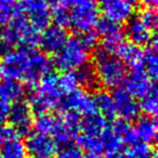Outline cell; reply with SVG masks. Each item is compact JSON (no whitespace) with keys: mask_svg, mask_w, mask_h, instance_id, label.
I'll return each instance as SVG.
<instances>
[{"mask_svg":"<svg viewBox=\"0 0 158 158\" xmlns=\"http://www.w3.org/2000/svg\"><path fill=\"white\" fill-rule=\"evenodd\" d=\"M25 95V88L19 80L6 78L0 80V100L7 103H16L22 101Z\"/></svg>","mask_w":158,"mask_h":158,"instance_id":"ac0fdd59","label":"cell"},{"mask_svg":"<svg viewBox=\"0 0 158 158\" xmlns=\"http://www.w3.org/2000/svg\"><path fill=\"white\" fill-rule=\"evenodd\" d=\"M113 158H136V157H134V156L132 155L131 152L121 151V152H119L118 154H116V155H115Z\"/></svg>","mask_w":158,"mask_h":158,"instance_id":"60d3db41","label":"cell"},{"mask_svg":"<svg viewBox=\"0 0 158 158\" xmlns=\"http://www.w3.org/2000/svg\"><path fill=\"white\" fill-rule=\"evenodd\" d=\"M92 98L95 104V108H97V110H99L102 116H104L107 119L116 116L112 94H110L107 91H97Z\"/></svg>","mask_w":158,"mask_h":158,"instance_id":"cb8c5ba5","label":"cell"},{"mask_svg":"<svg viewBox=\"0 0 158 158\" xmlns=\"http://www.w3.org/2000/svg\"><path fill=\"white\" fill-rule=\"evenodd\" d=\"M134 132L141 141H144L147 143H152L156 140L157 136V123L153 116H143L139 117L136 121Z\"/></svg>","mask_w":158,"mask_h":158,"instance_id":"ffe728a7","label":"cell"},{"mask_svg":"<svg viewBox=\"0 0 158 158\" xmlns=\"http://www.w3.org/2000/svg\"><path fill=\"white\" fill-rule=\"evenodd\" d=\"M102 142H103V147L104 152L107 154L110 157H114L116 154H118L119 152L123 151V143L121 142V140L113 132V130L110 129V126L105 132L101 135Z\"/></svg>","mask_w":158,"mask_h":158,"instance_id":"f546056e","label":"cell"},{"mask_svg":"<svg viewBox=\"0 0 158 158\" xmlns=\"http://www.w3.org/2000/svg\"><path fill=\"white\" fill-rule=\"evenodd\" d=\"M16 136V133L10 126L0 125V146L9 141L10 139H13Z\"/></svg>","mask_w":158,"mask_h":158,"instance_id":"74e56055","label":"cell"},{"mask_svg":"<svg viewBox=\"0 0 158 158\" xmlns=\"http://www.w3.org/2000/svg\"><path fill=\"white\" fill-rule=\"evenodd\" d=\"M1 54H3V52H2V50H1V48H0V55Z\"/></svg>","mask_w":158,"mask_h":158,"instance_id":"ee69618b","label":"cell"},{"mask_svg":"<svg viewBox=\"0 0 158 158\" xmlns=\"http://www.w3.org/2000/svg\"><path fill=\"white\" fill-rule=\"evenodd\" d=\"M21 12L37 31H44L51 22L48 0H21Z\"/></svg>","mask_w":158,"mask_h":158,"instance_id":"52a82bcc","label":"cell"},{"mask_svg":"<svg viewBox=\"0 0 158 158\" xmlns=\"http://www.w3.org/2000/svg\"><path fill=\"white\" fill-rule=\"evenodd\" d=\"M10 104L7 102L0 100V125H5V123L8 120L10 113Z\"/></svg>","mask_w":158,"mask_h":158,"instance_id":"f35d334b","label":"cell"},{"mask_svg":"<svg viewBox=\"0 0 158 158\" xmlns=\"http://www.w3.org/2000/svg\"><path fill=\"white\" fill-rule=\"evenodd\" d=\"M94 69L98 81L106 89H115L125 82L127 77V65L115 54L102 47L97 49L94 54Z\"/></svg>","mask_w":158,"mask_h":158,"instance_id":"3957f363","label":"cell"},{"mask_svg":"<svg viewBox=\"0 0 158 158\" xmlns=\"http://www.w3.org/2000/svg\"><path fill=\"white\" fill-rule=\"evenodd\" d=\"M8 120L10 121V127L14 132L20 135H26L31 132L34 125L33 110L28 103L25 102H16L10 107V113Z\"/></svg>","mask_w":158,"mask_h":158,"instance_id":"8fae6325","label":"cell"},{"mask_svg":"<svg viewBox=\"0 0 158 158\" xmlns=\"http://www.w3.org/2000/svg\"><path fill=\"white\" fill-rule=\"evenodd\" d=\"M67 39L68 35L65 28L57 25H53L44 29L42 34L39 36L38 44L41 47L44 52L54 54L66 44Z\"/></svg>","mask_w":158,"mask_h":158,"instance_id":"5bb4252c","label":"cell"},{"mask_svg":"<svg viewBox=\"0 0 158 158\" xmlns=\"http://www.w3.org/2000/svg\"><path fill=\"white\" fill-rule=\"evenodd\" d=\"M84 158H107L106 156H103L102 154H88Z\"/></svg>","mask_w":158,"mask_h":158,"instance_id":"b9f144b4","label":"cell"},{"mask_svg":"<svg viewBox=\"0 0 158 158\" xmlns=\"http://www.w3.org/2000/svg\"><path fill=\"white\" fill-rule=\"evenodd\" d=\"M125 81L126 89L129 91V93L139 99H142L154 86H156L143 67L132 68L131 73L126 77Z\"/></svg>","mask_w":158,"mask_h":158,"instance_id":"9a60e30c","label":"cell"},{"mask_svg":"<svg viewBox=\"0 0 158 158\" xmlns=\"http://www.w3.org/2000/svg\"><path fill=\"white\" fill-rule=\"evenodd\" d=\"M149 47L145 52H143L142 67L152 80H155L158 76V56H157V39L152 38Z\"/></svg>","mask_w":158,"mask_h":158,"instance_id":"603a6c76","label":"cell"},{"mask_svg":"<svg viewBox=\"0 0 158 158\" xmlns=\"http://www.w3.org/2000/svg\"><path fill=\"white\" fill-rule=\"evenodd\" d=\"M38 158H51V157H38Z\"/></svg>","mask_w":158,"mask_h":158,"instance_id":"bcb514c9","label":"cell"},{"mask_svg":"<svg viewBox=\"0 0 158 158\" xmlns=\"http://www.w3.org/2000/svg\"><path fill=\"white\" fill-rule=\"evenodd\" d=\"M125 1H127V2L130 3L131 6H134V5H136V3L139 2V0H125Z\"/></svg>","mask_w":158,"mask_h":158,"instance_id":"7bdbcfd3","label":"cell"},{"mask_svg":"<svg viewBox=\"0 0 158 158\" xmlns=\"http://www.w3.org/2000/svg\"><path fill=\"white\" fill-rule=\"evenodd\" d=\"M76 140L77 146L81 151L88 152L89 154H102L104 152L101 136L88 135L82 133L81 135L77 136Z\"/></svg>","mask_w":158,"mask_h":158,"instance_id":"f1b7e54d","label":"cell"},{"mask_svg":"<svg viewBox=\"0 0 158 158\" xmlns=\"http://www.w3.org/2000/svg\"><path fill=\"white\" fill-rule=\"evenodd\" d=\"M35 49L21 47L6 52L0 64L2 77L24 81L31 86L36 85L31 70V54Z\"/></svg>","mask_w":158,"mask_h":158,"instance_id":"277c9868","label":"cell"},{"mask_svg":"<svg viewBox=\"0 0 158 158\" xmlns=\"http://www.w3.org/2000/svg\"><path fill=\"white\" fill-rule=\"evenodd\" d=\"M33 87L28 103L33 113L44 114L60 105L62 92L59 87V75L53 72L48 73Z\"/></svg>","mask_w":158,"mask_h":158,"instance_id":"7a4b0ae2","label":"cell"},{"mask_svg":"<svg viewBox=\"0 0 158 158\" xmlns=\"http://www.w3.org/2000/svg\"><path fill=\"white\" fill-rule=\"evenodd\" d=\"M57 158H84L82 151L76 145H64V147L59 152Z\"/></svg>","mask_w":158,"mask_h":158,"instance_id":"8d00e7d4","label":"cell"},{"mask_svg":"<svg viewBox=\"0 0 158 158\" xmlns=\"http://www.w3.org/2000/svg\"><path fill=\"white\" fill-rule=\"evenodd\" d=\"M131 154L136 158H153L156 155L152 143L144 141H136L131 145Z\"/></svg>","mask_w":158,"mask_h":158,"instance_id":"836d02e7","label":"cell"},{"mask_svg":"<svg viewBox=\"0 0 158 158\" xmlns=\"http://www.w3.org/2000/svg\"><path fill=\"white\" fill-rule=\"evenodd\" d=\"M59 87L62 92V95H66L77 90L78 81L74 72H63V74L59 76Z\"/></svg>","mask_w":158,"mask_h":158,"instance_id":"d6a6232c","label":"cell"},{"mask_svg":"<svg viewBox=\"0 0 158 158\" xmlns=\"http://www.w3.org/2000/svg\"><path fill=\"white\" fill-rule=\"evenodd\" d=\"M55 123H56V117L49 114V113H44V114L38 115L36 120L34 121L33 127H35L38 133L47 134V135L51 136Z\"/></svg>","mask_w":158,"mask_h":158,"instance_id":"1f68e13d","label":"cell"},{"mask_svg":"<svg viewBox=\"0 0 158 158\" xmlns=\"http://www.w3.org/2000/svg\"><path fill=\"white\" fill-rule=\"evenodd\" d=\"M74 73L76 75L78 86L82 87L85 89H88V90L94 89L97 87L99 81H98V76L93 65L86 63L81 67H79L78 69L75 70Z\"/></svg>","mask_w":158,"mask_h":158,"instance_id":"d4e9b609","label":"cell"},{"mask_svg":"<svg viewBox=\"0 0 158 158\" xmlns=\"http://www.w3.org/2000/svg\"><path fill=\"white\" fill-rule=\"evenodd\" d=\"M22 13L19 0H0V28Z\"/></svg>","mask_w":158,"mask_h":158,"instance_id":"484cf974","label":"cell"},{"mask_svg":"<svg viewBox=\"0 0 158 158\" xmlns=\"http://www.w3.org/2000/svg\"><path fill=\"white\" fill-rule=\"evenodd\" d=\"M77 38H78L79 41L81 42V44L88 51L94 48L98 44V35L95 33H93L92 31L79 33V36Z\"/></svg>","mask_w":158,"mask_h":158,"instance_id":"d590c367","label":"cell"},{"mask_svg":"<svg viewBox=\"0 0 158 158\" xmlns=\"http://www.w3.org/2000/svg\"><path fill=\"white\" fill-rule=\"evenodd\" d=\"M110 128L107 118L101 114H90L80 119V130L84 134L101 136Z\"/></svg>","mask_w":158,"mask_h":158,"instance_id":"d6986e66","label":"cell"},{"mask_svg":"<svg viewBox=\"0 0 158 158\" xmlns=\"http://www.w3.org/2000/svg\"><path fill=\"white\" fill-rule=\"evenodd\" d=\"M62 112H70L79 115H87L98 113L93 98L88 92L84 90H75L69 94H66L63 100H61L60 105Z\"/></svg>","mask_w":158,"mask_h":158,"instance_id":"9c48e42d","label":"cell"},{"mask_svg":"<svg viewBox=\"0 0 158 158\" xmlns=\"http://www.w3.org/2000/svg\"><path fill=\"white\" fill-rule=\"evenodd\" d=\"M101 11L105 19L117 24H123L132 18L133 6L125 0H102Z\"/></svg>","mask_w":158,"mask_h":158,"instance_id":"4fadbf2b","label":"cell"},{"mask_svg":"<svg viewBox=\"0 0 158 158\" xmlns=\"http://www.w3.org/2000/svg\"><path fill=\"white\" fill-rule=\"evenodd\" d=\"M140 108L148 116L155 117L158 110V97L157 88L154 86L144 97L141 99Z\"/></svg>","mask_w":158,"mask_h":158,"instance_id":"4dcf8cb0","label":"cell"},{"mask_svg":"<svg viewBox=\"0 0 158 158\" xmlns=\"http://www.w3.org/2000/svg\"><path fill=\"white\" fill-rule=\"evenodd\" d=\"M51 20H53L54 25L61 27L69 26L70 23V8L68 0H50Z\"/></svg>","mask_w":158,"mask_h":158,"instance_id":"7402d4cb","label":"cell"},{"mask_svg":"<svg viewBox=\"0 0 158 158\" xmlns=\"http://www.w3.org/2000/svg\"><path fill=\"white\" fill-rule=\"evenodd\" d=\"M112 98L115 105V113L120 119L131 121L138 118L141 110L140 104L127 89L123 87L115 88Z\"/></svg>","mask_w":158,"mask_h":158,"instance_id":"30bf717a","label":"cell"},{"mask_svg":"<svg viewBox=\"0 0 158 158\" xmlns=\"http://www.w3.org/2000/svg\"><path fill=\"white\" fill-rule=\"evenodd\" d=\"M80 131V116L75 113L62 112L56 117L54 129L51 134L57 144L67 145L79 135Z\"/></svg>","mask_w":158,"mask_h":158,"instance_id":"ba28073f","label":"cell"},{"mask_svg":"<svg viewBox=\"0 0 158 158\" xmlns=\"http://www.w3.org/2000/svg\"><path fill=\"white\" fill-rule=\"evenodd\" d=\"M0 158H2V156H1V155H0Z\"/></svg>","mask_w":158,"mask_h":158,"instance_id":"7dc6e473","label":"cell"},{"mask_svg":"<svg viewBox=\"0 0 158 158\" xmlns=\"http://www.w3.org/2000/svg\"><path fill=\"white\" fill-rule=\"evenodd\" d=\"M110 129H112L113 132L120 139L123 144L132 145L133 143H135L136 141H138V138H136V135H135L134 129L131 127L129 121L119 119V120L115 121V123H113Z\"/></svg>","mask_w":158,"mask_h":158,"instance_id":"83f0119b","label":"cell"},{"mask_svg":"<svg viewBox=\"0 0 158 158\" xmlns=\"http://www.w3.org/2000/svg\"><path fill=\"white\" fill-rule=\"evenodd\" d=\"M0 155L2 158H26L27 151L25 143L20 139H10L0 146Z\"/></svg>","mask_w":158,"mask_h":158,"instance_id":"4316f807","label":"cell"},{"mask_svg":"<svg viewBox=\"0 0 158 158\" xmlns=\"http://www.w3.org/2000/svg\"><path fill=\"white\" fill-rule=\"evenodd\" d=\"M113 54H115L120 61H123L126 65H129L132 68L142 67L143 51L136 44L130 41L121 40L114 48Z\"/></svg>","mask_w":158,"mask_h":158,"instance_id":"2e32d148","label":"cell"},{"mask_svg":"<svg viewBox=\"0 0 158 158\" xmlns=\"http://www.w3.org/2000/svg\"><path fill=\"white\" fill-rule=\"evenodd\" d=\"M125 33L129 41L139 47L148 44L153 38L152 31L147 26H145L139 18H131L128 21Z\"/></svg>","mask_w":158,"mask_h":158,"instance_id":"e0dca14e","label":"cell"},{"mask_svg":"<svg viewBox=\"0 0 158 158\" xmlns=\"http://www.w3.org/2000/svg\"><path fill=\"white\" fill-rule=\"evenodd\" d=\"M39 31L31 26L22 13L0 28V48L3 54L15 47L35 49L39 44Z\"/></svg>","mask_w":158,"mask_h":158,"instance_id":"6da1fadb","label":"cell"},{"mask_svg":"<svg viewBox=\"0 0 158 158\" xmlns=\"http://www.w3.org/2000/svg\"><path fill=\"white\" fill-rule=\"evenodd\" d=\"M142 23L147 26L152 31H155L157 27L158 23V18H157V12L154 8H145L144 10H142L140 13V15L138 16Z\"/></svg>","mask_w":158,"mask_h":158,"instance_id":"e575fe53","label":"cell"},{"mask_svg":"<svg viewBox=\"0 0 158 158\" xmlns=\"http://www.w3.org/2000/svg\"><path fill=\"white\" fill-rule=\"evenodd\" d=\"M88 50L77 37L68 38L66 44L54 53L53 66L62 72H75L88 63Z\"/></svg>","mask_w":158,"mask_h":158,"instance_id":"5b68a950","label":"cell"},{"mask_svg":"<svg viewBox=\"0 0 158 158\" xmlns=\"http://www.w3.org/2000/svg\"><path fill=\"white\" fill-rule=\"evenodd\" d=\"M26 151L33 157H51L57 152L59 144L50 135L42 133H33L27 138Z\"/></svg>","mask_w":158,"mask_h":158,"instance_id":"7c38bea8","label":"cell"},{"mask_svg":"<svg viewBox=\"0 0 158 158\" xmlns=\"http://www.w3.org/2000/svg\"><path fill=\"white\" fill-rule=\"evenodd\" d=\"M145 8H155L158 0H139Z\"/></svg>","mask_w":158,"mask_h":158,"instance_id":"ab89813d","label":"cell"},{"mask_svg":"<svg viewBox=\"0 0 158 158\" xmlns=\"http://www.w3.org/2000/svg\"><path fill=\"white\" fill-rule=\"evenodd\" d=\"M95 29H97V35L101 36L105 42L115 44L123 40V29L120 24H117L105 18L103 20L98 21Z\"/></svg>","mask_w":158,"mask_h":158,"instance_id":"44dd1931","label":"cell"},{"mask_svg":"<svg viewBox=\"0 0 158 158\" xmlns=\"http://www.w3.org/2000/svg\"><path fill=\"white\" fill-rule=\"evenodd\" d=\"M2 77V73H1V69H0V78Z\"/></svg>","mask_w":158,"mask_h":158,"instance_id":"f6af8a7d","label":"cell"},{"mask_svg":"<svg viewBox=\"0 0 158 158\" xmlns=\"http://www.w3.org/2000/svg\"><path fill=\"white\" fill-rule=\"evenodd\" d=\"M99 20L97 2H84L70 7L69 26L78 33L92 31Z\"/></svg>","mask_w":158,"mask_h":158,"instance_id":"8992f818","label":"cell"}]
</instances>
